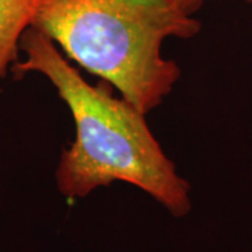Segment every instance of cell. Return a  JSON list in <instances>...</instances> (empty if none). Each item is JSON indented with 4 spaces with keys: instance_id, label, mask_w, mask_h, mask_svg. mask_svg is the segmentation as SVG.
Here are the masks:
<instances>
[{
    "instance_id": "obj_1",
    "label": "cell",
    "mask_w": 252,
    "mask_h": 252,
    "mask_svg": "<svg viewBox=\"0 0 252 252\" xmlns=\"http://www.w3.org/2000/svg\"><path fill=\"white\" fill-rule=\"evenodd\" d=\"M18 59L10 72L16 79L42 74L69 108L74 139L61 154L55 171L56 188L74 200L114 182L133 185L160 203L172 217L192 210L190 184L177 170L152 133L146 117L109 84H90L80 70L35 27L21 36Z\"/></svg>"
},
{
    "instance_id": "obj_2",
    "label": "cell",
    "mask_w": 252,
    "mask_h": 252,
    "mask_svg": "<svg viewBox=\"0 0 252 252\" xmlns=\"http://www.w3.org/2000/svg\"><path fill=\"white\" fill-rule=\"evenodd\" d=\"M31 26L144 115L181 79L180 64L162 56L164 42L202 30L171 0H38Z\"/></svg>"
},
{
    "instance_id": "obj_3",
    "label": "cell",
    "mask_w": 252,
    "mask_h": 252,
    "mask_svg": "<svg viewBox=\"0 0 252 252\" xmlns=\"http://www.w3.org/2000/svg\"><path fill=\"white\" fill-rule=\"evenodd\" d=\"M38 0H0V83L20 59L21 36L31 27Z\"/></svg>"
},
{
    "instance_id": "obj_4",
    "label": "cell",
    "mask_w": 252,
    "mask_h": 252,
    "mask_svg": "<svg viewBox=\"0 0 252 252\" xmlns=\"http://www.w3.org/2000/svg\"><path fill=\"white\" fill-rule=\"evenodd\" d=\"M171 1H174L185 13H188L190 16H195L206 3H210V1H220V0H171Z\"/></svg>"
},
{
    "instance_id": "obj_5",
    "label": "cell",
    "mask_w": 252,
    "mask_h": 252,
    "mask_svg": "<svg viewBox=\"0 0 252 252\" xmlns=\"http://www.w3.org/2000/svg\"><path fill=\"white\" fill-rule=\"evenodd\" d=\"M245 1H247L248 4H252V0H245Z\"/></svg>"
}]
</instances>
